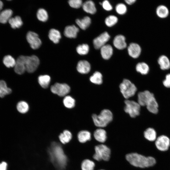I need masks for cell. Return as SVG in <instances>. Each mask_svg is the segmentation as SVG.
<instances>
[{
    "label": "cell",
    "instance_id": "44dd1931",
    "mask_svg": "<svg viewBox=\"0 0 170 170\" xmlns=\"http://www.w3.org/2000/svg\"><path fill=\"white\" fill-rule=\"evenodd\" d=\"M83 10L86 12L94 14L96 11V9L94 2L91 0L85 2L82 5Z\"/></svg>",
    "mask_w": 170,
    "mask_h": 170
},
{
    "label": "cell",
    "instance_id": "836d02e7",
    "mask_svg": "<svg viewBox=\"0 0 170 170\" xmlns=\"http://www.w3.org/2000/svg\"><path fill=\"white\" fill-rule=\"evenodd\" d=\"M90 81L93 83L97 85H100L102 83V75L99 71H96L89 78Z\"/></svg>",
    "mask_w": 170,
    "mask_h": 170
},
{
    "label": "cell",
    "instance_id": "681fc988",
    "mask_svg": "<svg viewBox=\"0 0 170 170\" xmlns=\"http://www.w3.org/2000/svg\"></svg>",
    "mask_w": 170,
    "mask_h": 170
},
{
    "label": "cell",
    "instance_id": "83f0119b",
    "mask_svg": "<svg viewBox=\"0 0 170 170\" xmlns=\"http://www.w3.org/2000/svg\"><path fill=\"white\" fill-rule=\"evenodd\" d=\"M91 134L87 130H82L80 131L77 134L78 141L81 143H84L91 139Z\"/></svg>",
    "mask_w": 170,
    "mask_h": 170
},
{
    "label": "cell",
    "instance_id": "7c38bea8",
    "mask_svg": "<svg viewBox=\"0 0 170 170\" xmlns=\"http://www.w3.org/2000/svg\"><path fill=\"white\" fill-rule=\"evenodd\" d=\"M154 95L148 90L139 92L138 94V103L141 106H146L149 99Z\"/></svg>",
    "mask_w": 170,
    "mask_h": 170
},
{
    "label": "cell",
    "instance_id": "bcb514c9",
    "mask_svg": "<svg viewBox=\"0 0 170 170\" xmlns=\"http://www.w3.org/2000/svg\"><path fill=\"white\" fill-rule=\"evenodd\" d=\"M7 163L5 162H2L0 163V170H7Z\"/></svg>",
    "mask_w": 170,
    "mask_h": 170
},
{
    "label": "cell",
    "instance_id": "2e32d148",
    "mask_svg": "<svg viewBox=\"0 0 170 170\" xmlns=\"http://www.w3.org/2000/svg\"><path fill=\"white\" fill-rule=\"evenodd\" d=\"M113 44L114 46L119 49H123L127 47L125 38L124 36L121 35H117L115 37Z\"/></svg>",
    "mask_w": 170,
    "mask_h": 170
},
{
    "label": "cell",
    "instance_id": "5b68a950",
    "mask_svg": "<svg viewBox=\"0 0 170 170\" xmlns=\"http://www.w3.org/2000/svg\"><path fill=\"white\" fill-rule=\"evenodd\" d=\"M124 102L125 104L124 111L131 117L134 118L139 115L141 106L138 102L128 99H126Z\"/></svg>",
    "mask_w": 170,
    "mask_h": 170
},
{
    "label": "cell",
    "instance_id": "d4e9b609",
    "mask_svg": "<svg viewBox=\"0 0 170 170\" xmlns=\"http://www.w3.org/2000/svg\"><path fill=\"white\" fill-rule=\"evenodd\" d=\"M13 14L12 10L6 9L0 13V23H6L11 18Z\"/></svg>",
    "mask_w": 170,
    "mask_h": 170
},
{
    "label": "cell",
    "instance_id": "8fae6325",
    "mask_svg": "<svg viewBox=\"0 0 170 170\" xmlns=\"http://www.w3.org/2000/svg\"><path fill=\"white\" fill-rule=\"evenodd\" d=\"M110 36L107 32H105L93 40L94 47L96 49H99L105 45L110 38Z\"/></svg>",
    "mask_w": 170,
    "mask_h": 170
},
{
    "label": "cell",
    "instance_id": "5bb4252c",
    "mask_svg": "<svg viewBox=\"0 0 170 170\" xmlns=\"http://www.w3.org/2000/svg\"><path fill=\"white\" fill-rule=\"evenodd\" d=\"M128 50L129 55L133 58H138L141 52L140 46L135 43H131L128 47Z\"/></svg>",
    "mask_w": 170,
    "mask_h": 170
},
{
    "label": "cell",
    "instance_id": "ac0fdd59",
    "mask_svg": "<svg viewBox=\"0 0 170 170\" xmlns=\"http://www.w3.org/2000/svg\"><path fill=\"white\" fill-rule=\"evenodd\" d=\"M146 106L148 110L151 113L155 114L158 113V105L154 95L148 101Z\"/></svg>",
    "mask_w": 170,
    "mask_h": 170
},
{
    "label": "cell",
    "instance_id": "603a6c76",
    "mask_svg": "<svg viewBox=\"0 0 170 170\" xmlns=\"http://www.w3.org/2000/svg\"><path fill=\"white\" fill-rule=\"evenodd\" d=\"M144 137L150 141H154L156 139V133L155 130L151 128H147L144 133Z\"/></svg>",
    "mask_w": 170,
    "mask_h": 170
},
{
    "label": "cell",
    "instance_id": "7402d4cb",
    "mask_svg": "<svg viewBox=\"0 0 170 170\" xmlns=\"http://www.w3.org/2000/svg\"><path fill=\"white\" fill-rule=\"evenodd\" d=\"M158 62L162 70H167L170 68V61L165 55L161 56L158 59Z\"/></svg>",
    "mask_w": 170,
    "mask_h": 170
},
{
    "label": "cell",
    "instance_id": "30bf717a",
    "mask_svg": "<svg viewBox=\"0 0 170 170\" xmlns=\"http://www.w3.org/2000/svg\"><path fill=\"white\" fill-rule=\"evenodd\" d=\"M53 154L54 158L60 165L64 166L65 165L66 157L61 147L58 145L55 146L53 150Z\"/></svg>",
    "mask_w": 170,
    "mask_h": 170
},
{
    "label": "cell",
    "instance_id": "60d3db41",
    "mask_svg": "<svg viewBox=\"0 0 170 170\" xmlns=\"http://www.w3.org/2000/svg\"><path fill=\"white\" fill-rule=\"evenodd\" d=\"M118 21L117 18L113 15H110L105 19V22L107 26L111 27L115 25Z\"/></svg>",
    "mask_w": 170,
    "mask_h": 170
},
{
    "label": "cell",
    "instance_id": "f6af8a7d",
    "mask_svg": "<svg viewBox=\"0 0 170 170\" xmlns=\"http://www.w3.org/2000/svg\"><path fill=\"white\" fill-rule=\"evenodd\" d=\"M163 84L165 87L170 88V73L166 75L165 79L163 81Z\"/></svg>",
    "mask_w": 170,
    "mask_h": 170
},
{
    "label": "cell",
    "instance_id": "ee69618b",
    "mask_svg": "<svg viewBox=\"0 0 170 170\" xmlns=\"http://www.w3.org/2000/svg\"><path fill=\"white\" fill-rule=\"evenodd\" d=\"M103 8L107 11H110L112 9V7L107 0H105L102 3Z\"/></svg>",
    "mask_w": 170,
    "mask_h": 170
},
{
    "label": "cell",
    "instance_id": "d6a6232c",
    "mask_svg": "<svg viewBox=\"0 0 170 170\" xmlns=\"http://www.w3.org/2000/svg\"><path fill=\"white\" fill-rule=\"evenodd\" d=\"M72 135L70 131L67 130L64 131L59 136L60 142L63 144L68 143L71 139Z\"/></svg>",
    "mask_w": 170,
    "mask_h": 170
},
{
    "label": "cell",
    "instance_id": "8992f818",
    "mask_svg": "<svg viewBox=\"0 0 170 170\" xmlns=\"http://www.w3.org/2000/svg\"><path fill=\"white\" fill-rule=\"evenodd\" d=\"M25 65L26 71L31 73L34 72L38 68L40 63L38 57L35 55L25 56Z\"/></svg>",
    "mask_w": 170,
    "mask_h": 170
},
{
    "label": "cell",
    "instance_id": "d590c367",
    "mask_svg": "<svg viewBox=\"0 0 170 170\" xmlns=\"http://www.w3.org/2000/svg\"><path fill=\"white\" fill-rule=\"evenodd\" d=\"M4 65L8 68L14 67L16 61L11 56L7 55L5 56L3 60Z\"/></svg>",
    "mask_w": 170,
    "mask_h": 170
},
{
    "label": "cell",
    "instance_id": "d6986e66",
    "mask_svg": "<svg viewBox=\"0 0 170 170\" xmlns=\"http://www.w3.org/2000/svg\"><path fill=\"white\" fill-rule=\"evenodd\" d=\"M95 139L100 143H104L107 139L106 132L105 130L101 128L96 129L94 133Z\"/></svg>",
    "mask_w": 170,
    "mask_h": 170
},
{
    "label": "cell",
    "instance_id": "f546056e",
    "mask_svg": "<svg viewBox=\"0 0 170 170\" xmlns=\"http://www.w3.org/2000/svg\"><path fill=\"white\" fill-rule=\"evenodd\" d=\"M156 12L157 15L162 18L167 17L169 13L168 8L164 5L159 6L156 8Z\"/></svg>",
    "mask_w": 170,
    "mask_h": 170
},
{
    "label": "cell",
    "instance_id": "6da1fadb",
    "mask_svg": "<svg viewBox=\"0 0 170 170\" xmlns=\"http://www.w3.org/2000/svg\"><path fill=\"white\" fill-rule=\"evenodd\" d=\"M127 160L132 166L144 168L152 167L156 163L155 159L152 156H145L136 153H132L126 156Z\"/></svg>",
    "mask_w": 170,
    "mask_h": 170
},
{
    "label": "cell",
    "instance_id": "c3c4849f",
    "mask_svg": "<svg viewBox=\"0 0 170 170\" xmlns=\"http://www.w3.org/2000/svg\"><path fill=\"white\" fill-rule=\"evenodd\" d=\"M3 6V3L2 1L0 0V11L2 9Z\"/></svg>",
    "mask_w": 170,
    "mask_h": 170
},
{
    "label": "cell",
    "instance_id": "e575fe53",
    "mask_svg": "<svg viewBox=\"0 0 170 170\" xmlns=\"http://www.w3.org/2000/svg\"><path fill=\"white\" fill-rule=\"evenodd\" d=\"M95 166V164L94 162L86 159L82 162L81 167L82 170H94Z\"/></svg>",
    "mask_w": 170,
    "mask_h": 170
},
{
    "label": "cell",
    "instance_id": "f1b7e54d",
    "mask_svg": "<svg viewBox=\"0 0 170 170\" xmlns=\"http://www.w3.org/2000/svg\"><path fill=\"white\" fill-rule=\"evenodd\" d=\"M38 81L41 86L43 88H47L51 81L50 76L48 75H42L38 77Z\"/></svg>",
    "mask_w": 170,
    "mask_h": 170
},
{
    "label": "cell",
    "instance_id": "3957f363",
    "mask_svg": "<svg viewBox=\"0 0 170 170\" xmlns=\"http://www.w3.org/2000/svg\"><path fill=\"white\" fill-rule=\"evenodd\" d=\"M119 88L123 96L127 99L134 96L137 90L135 85L127 79L123 80L119 85Z\"/></svg>",
    "mask_w": 170,
    "mask_h": 170
},
{
    "label": "cell",
    "instance_id": "7dc6e473",
    "mask_svg": "<svg viewBox=\"0 0 170 170\" xmlns=\"http://www.w3.org/2000/svg\"><path fill=\"white\" fill-rule=\"evenodd\" d=\"M136 1V0H126L125 2L129 5H131L134 3Z\"/></svg>",
    "mask_w": 170,
    "mask_h": 170
},
{
    "label": "cell",
    "instance_id": "4fadbf2b",
    "mask_svg": "<svg viewBox=\"0 0 170 170\" xmlns=\"http://www.w3.org/2000/svg\"><path fill=\"white\" fill-rule=\"evenodd\" d=\"M25 56L21 55L17 59L14 66V71L15 73L21 75L26 71L25 63Z\"/></svg>",
    "mask_w": 170,
    "mask_h": 170
},
{
    "label": "cell",
    "instance_id": "4dcf8cb0",
    "mask_svg": "<svg viewBox=\"0 0 170 170\" xmlns=\"http://www.w3.org/2000/svg\"><path fill=\"white\" fill-rule=\"evenodd\" d=\"M11 26L13 29L19 28L23 24V22L20 17L17 16L14 17H11L8 20Z\"/></svg>",
    "mask_w": 170,
    "mask_h": 170
},
{
    "label": "cell",
    "instance_id": "7bdbcfd3",
    "mask_svg": "<svg viewBox=\"0 0 170 170\" xmlns=\"http://www.w3.org/2000/svg\"><path fill=\"white\" fill-rule=\"evenodd\" d=\"M68 3L71 7L76 8H80L82 5L81 0H70Z\"/></svg>",
    "mask_w": 170,
    "mask_h": 170
},
{
    "label": "cell",
    "instance_id": "e0dca14e",
    "mask_svg": "<svg viewBox=\"0 0 170 170\" xmlns=\"http://www.w3.org/2000/svg\"><path fill=\"white\" fill-rule=\"evenodd\" d=\"M79 31V29L75 25L68 26L65 27L64 33L67 37L75 38Z\"/></svg>",
    "mask_w": 170,
    "mask_h": 170
},
{
    "label": "cell",
    "instance_id": "9a60e30c",
    "mask_svg": "<svg viewBox=\"0 0 170 170\" xmlns=\"http://www.w3.org/2000/svg\"><path fill=\"white\" fill-rule=\"evenodd\" d=\"M76 69L80 73L82 74L88 73L91 69L90 63L85 60L79 61L77 65Z\"/></svg>",
    "mask_w": 170,
    "mask_h": 170
},
{
    "label": "cell",
    "instance_id": "1f68e13d",
    "mask_svg": "<svg viewBox=\"0 0 170 170\" xmlns=\"http://www.w3.org/2000/svg\"><path fill=\"white\" fill-rule=\"evenodd\" d=\"M136 70L141 74L144 75L148 73L149 71V67L145 63L140 62L137 64Z\"/></svg>",
    "mask_w": 170,
    "mask_h": 170
},
{
    "label": "cell",
    "instance_id": "9c48e42d",
    "mask_svg": "<svg viewBox=\"0 0 170 170\" xmlns=\"http://www.w3.org/2000/svg\"><path fill=\"white\" fill-rule=\"evenodd\" d=\"M26 38L31 48L34 49L38 48L41 45L42 42L38 34L34 32H28Z\"/></svg>",
    "mask_w": 170,
    "mask_h": 170
},
{
    "label": "cell",
    "instance_id": "8d00e7d4",
    "mask_svg": "<svg viewBox=\"0 0 170 170\" xmlns=\"http://www.w3.org/2000/svg\"><path fill=\"white\" fill-rule=\"evenodd\" d=\"M16 108L20 113L24 114L28 111L29 106L26 102L24 101H21L17 104Z\"/></svg>",
    "mask_w": 170,
    "mask_h": 170
},
{
    "label": "cell",
    "instance_id": "cb8c5ba5",
    "mask_svg": "<svg viewBox=\"0 0 170 170\" xmlns=\"http://www.w3.org/2000/svg\"><path fill=\"white\" fill-rule=\"evenodd\" d=\"M11 92L12 89L7 86L6 82L4 80H0V97L3 98Z\"/></svg>",
    "mask_w": 170,
    "mask_h": 170
},
{
    "label": "cell",
    "instance_id": "7a4b0ae2",
    "mask_svg": "<svg viewBox=\"0 0 170 170\" xmlns=\"http://www.w3.org/2000/svg\"><path fill=\"white\" fill-rule=\"evenodd\" d=\"M113 116L112 112L107 109L102 110L98 115L94 114L92 116L94 125L101 128L106 127L112 121Z\"/></svg>",
    "mask_w": 170,
    "mask_h": 170
},
{
    "label": "cell",
    "instance_id": "484cf974",
    "mask_svg": "<svg viewBox=\"0 0 170 170\" xmlns=\"http://www.w3.org/2000/svg\"><path fill=\"white\" fill-rule=\"evenodd\" d=\"M48 37L49 39L54 43H57L61 38V35L59 31L54 29H52L49 32Z\"/></svg>",
    "mask_w": 170,
    "mask_h": 170
},
{
    "label": "cell",
    "instance_id": "ab89813d",
    "mask_svg": "<svg viewBox=\"0 0 170 170\" xmlns=\"http://www.w3.org/2000/svg\"><path fill=\"white\" fill-rule=\"evenodd\" d=\"M76 50L77 53L80 55H86L89 52V47L86 44L79 45L76 47Z\"/></svg>",
    "mask_w": 170,
    "mask_h": 170
},
{
    "label": "cell",
    "instance_id": "74e56055",
    "mask_svg": "<svg viewBox=\"0 0 170 170\" xmlns=\"http://www.w3.org/2000/svg\"><path fill=\"white\" fill-rule=\"evenodd\" d=\"M64 106L68 108H72L75 106V100L70 96H66L63 100Z\"/></svg>",
    "mask_w": 170,
    "mask_h": 170
},
{
    "label": "cell",
    "instance_id": "ba28073f",
    "mask_svg": "<svg viewBox=\"0 0 170 170\" xmlns=\"http://www.w3.org/2000/svg\"><path fill=\"white\" fill-rule=\"evenodd\" d=\"M155 145L159 150L162 151H167L170 146V139L167 136L161 135L156 138Z\"/></svg>",
    "mask_w": 170,
    "mask_h": 170
},
{
    "label": "cell",
    "instance_id": "f35d334b",
    "mask_svg": "<svg viewBox=\"0 0 170 170\" xmlns=\"http://www.w3.org/2000/svg\"><path fill=\"white\" fill-rule=\"evenodd\" d=\"M37 16L38 20L42 22L46 21L48 18L47 12L45 9L42 8H40L38 10Z\"/></svg>",
    "mask_w": 170,
    "mask_h": 170
},
{
    "label": "cell",
    "instance_id": "4316f807",
    "mask_svg": "<svg viewBox=\"0 0 170 170\" xmlns=\"http://www.w3.org/2000/svg\"><path fill=\"white\" fill-rule=\"evenodd\" d=\"M76 22L80 28L85 30L90 26L91 23V20L89 17L86 16L82 19H76Z\"/></svg>",
    "mask_w": 170,
    "mask_h": 170
},
{
    "label": "cell",
    "instance_id": "277c9868",
    "mask_svg": "<svg viewBox=\"0 0 170 170\" xmlns=\"http://www.w3.org/2000/svg\"><path fill=\"white\" fill-rule=\"evenodd\" d=\"M95 152L93 156V158L97 161L103 160L108 161L110 157L111 151L106 145L100 144L96 146L94 148Z\"/></svg>",
    "mask_w": 170,
    "mask_h": 170
},
{
    "label": "cell",
    "instance_id": "52a82bcc",
    "mask_svg": "<svg viewBox=\"0 0 170 170\" xmlns=\"http://www.w3.org/2000/svg\"><path fill=\"white\" fill-rule=\"evenodd\" d=\"M51 92L61 97L65 96L70 92V88L66 83H56L50 88Z\"/></svg>",
    "mask_w": 170,
    "mask_h": 170
},
{
    "label": "cell",
    "instance_id": "ffe728a7",
    "mask_svg": "<svg viewBox=\"0 0 170 170\" xmlns=\"http://www.w3.org/2000/svg\"><path fill=\"white\" fill-rule=\"evenodd\" d=\"M113 51V48L109 44H105L100 48L101 56L105 60H108L111 57Z\"/></svg>",
    "mask_w": 170,
    "mask_h": 170
},
{
    "label": "cell",
    "instance_id": "b9f144b4",
    "mask_svg": "<svg viewBox=\"0 0 170 170\" xmlns=\"http://www.w3.org/2000/svg\"><path fill=\"white\" fill-rule=\"evenodd\" d=\"M116 10L118 14L122 15L126 13L127 8L126 6L124 4L119 3L116 5Z\"/></svg>",
    "mask_w": 170,
    "mask_h": 170
}]
</instances>
